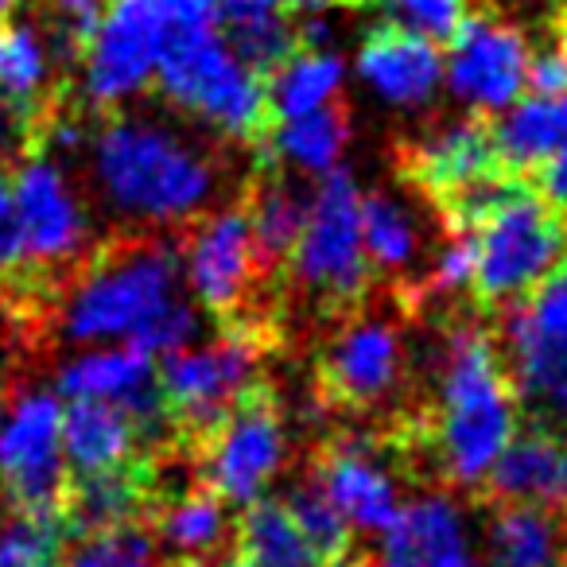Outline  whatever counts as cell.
<instances>
[{
    "label": "cell",
    "instance_id": "27",
    "mask_svg": "<svg viewBox=\"0 0 567 567\" xmlns=\"http://www.w3.org/2000/svg\"><path fill=\"white\" fill-rule=\"evenodd\" d=\"M350 141H354L350 113L342 105H331V110L308 113V117L276 121L272 136H268V159L296 179H323L342 167Z\"/></svg>",
    "mask_w": 567,
    "mask_h": 567
},
{
    "label": "cell",
    "instance_id": "50",
    "mask_svg": "<svg viewBox=\"0 0 567 567\" xmlns=\"http://www.w3.org/2000/svg\"><path fill=\"white\" fill-rule=\"evenodd\" d=\"M564 567H567V564H564Z\"/></svg>",
    "mask_w": 567,
    "mask_h": 567
},
{
    "label": "cell",
    "instance_id": "44",
    "mask_svg": "<svg viewBox=\"0 0 567 567\" xmlns=\"http://www.w3.org/2000/svg\"><path fill=\"white\" fill-rule=\"evenodd\" d=\"M288 12H300V17H316V12H327L334 0H280Z\"/></svg>",
    "mask_w": 567,
    "mask_h": 567
},
{
    "label": "cell",
    "instance_id": "2",
    "mask_svg": "<svg viewBox=\"0 0 567 567\" xmlns=\"http://www.w3.org/2000/svg\"><path fill=\"white\" fill-rule=\"evenodd\" d=\"M432 451L440 474L458 489L489 482L502 451L520 432V404L502 350L478 323H455L435 347Z\"/></svg>",
    "mask_w": 567,
    "mask_h": 567
},
{
    "label": "cell",
    "instance_id": "45",
    "mask_svg": "<svg viewBox=\"0 0 567 567\" xmlns=\"http://www.w3.org/2000/svg\"><path fill=\"white\" fill-rule=\"evenodd\" d=\"M551 51H556V55L567 63V12L559 17V24H556V48H551Z\"/></svg>",
    "mask_w": 567,
    "mask_h": 567
},
{
    "label": "cell",
    "instance_id": "10",
    "mask_svg": "<svg viewBox=\"0 0 567 567\" xmlns=\"http://www.w3.org/2000/svg\"><path fill=\"white\" fill-rule=\"evenodd\" d=\"M164 20L156 0H110L79 51V90L90 110H125L156 86Z\"/></svg>",
    "mask_w": 567,
    "mask_h": 567
},
{
    "label": "cell",
    "instance_id": "4",
    "mask_svg": "<svg viewBox=\"0 0 567 567\" xmlns=\"http://www.w3.org/2000/svg\"><path fill=\"white\" fill-rule=\"evenodd\" d=\"M451 226L474 245V292L494 308H517L567 257V221L520 183L489 179L451 203Z\"/></svg>",
    "mask_w": 567,
    "mask_h": 567
},
{
    "label": "cell",
    "instance_id": "33",
    "mask_svg": "<svg viewBox=\"0 0 567 567\" xmlns=\"http://www.w3.org/2000/svg\"><path fill=\"white\" fill-rule=\"evenodd\" d=\"M308 203H311V187H303V183L288 172L265 175V179L252 187L249 203H245V214H249L252 241H257V252H260V260H265V268L288 260V252H292L296 237H300V229H303V218H308Z\"/></svg>",
    "mask_w": 567,
    "mask_h": 567
},
{
    "label": "cell",
    "instance_id": "3",
    "mask_svg": "<svg viewBox=\"0 0 567 567\" xmlns=\"http://www.w3.org/2000/svg\"><path fill=\"white\" fill-rule=\"evenodd\" d=\"M179 296V245L156 234L128 237L66 276L55 300V334L79 350L133 347Z\"/></svg>",
    "mask_w": 567,
    "mask_h": 567
},
{
    "label": "cell",
    "instance_id": "25",
    "mask_svg": "<svg viewBox=\"0 0 567 567\" xmlns=\"http://www.w3.org/2000/svg\"><path fill=\"white\" fill-rule=\"evenodd\" d=\"M55 55L40 24H0V97L32 125V141L40 121L55 110Z\"/></svg>",
    "mask_w": 567,
    "mask_h": 567
},
{
    "label": "cell",
    "instance_id": "48",
    "mask_svg": "<svg viewBox=\"0 0 567 567\" xmlns=\"http://www.w3.org/2000/svg\"><path fill=\"white\" fill-rule=\"evenodd\" d=\"M179 567H218V564H214V559H183Z\"/></svg>",
    "mask_w": 567,
    "mask_h": 567
},
{
    "label": "cell",
    "instance_id": "36",
    "mask_svg": "<svg viewBox=\"0 0 567 567\" xmlns=\"http://www.w3.org/2000/svg\"><path fill=\"white\" fill-rule=\"evenodd\" d=\"M63 540L59 517L9 513L0 520V567H51Z\"/></svg>",
    "mask_w": 567,
    "mask_h": 567
},
{
    "label": "cell",
    "instance_id": "47",
    "mask_svg": "<svg viewBox=\"0 0 567 567\" xmlns=\"http://www.w3.org/2000/svg\"><path fill=\"white\" fill-rule=\"evenodd\" d=\"M20 9V0H0V24H4V20H12V12Z\"/></svg>",
    "mask_w": 567,
    "mask_h": 567
},
{
    "label": "cell",
    "instance_id": "22",
    "mask_svg": "<svg viewBox=\"0 0 567 567\" xmlns=\"http://www.w3.org/2000/svg\"><path fill=\"white\" fill-rule=\"evenodd\" d=\"M486 486L497 502L567 509V432L551 427L517 432Z\"/></svg>",
    "mask_w": 567,
    "mask_h": 567
},
{
    "label": "cell",
    "instance_id": "24",
    "mask_svg": "<svg viewBox=\"0 0 567 567\" xmlns=\"http://www.w3.org/2000/svg\"><path fill=\"white\" fill-rule=\"evenodd\" d=\"M489 144L505 172H540L567 144V94H520L497 113Z\"/></svg>",
    "mask_w": 567,
    "mask_h": 567
},
{
    "label": "cell",
    "instance_id": "26",
    "mask_svg": "<svg viewBox=\"0 0 567 567\" xmlns=\"http://www.w3.org/2000/svg\"><path fill=\"white\" fill-rule=\"evenodd\" d=\"M347 59L331 48H296L292 55L268 71L265 97L276 121L308 117V113L339 105L347 90Z\"/></svg>",
    "mask_w": 567,
    "mask_h": 567
},
{
    "label": "cell",
    "instance_id": "11",
    "mask_svg": "<svg viewBox=\"0 0 567 567\" xmlns=\"http://www.w3.org/2000/svg\"><path fill=\"white\" fill-rule=\"evenodd\" d=\"M9 179L20 237H24V268H35L48 280L71 276L86 260L94 221L63 159L48 152H28Z\"/></svg>",
    "mask_w": 567,
    "mask_h": 567
},
{
    "label": "cell",
    "instance_id": "38",
    "mask_svg": "<svg viewBox=\"0 0 567 567\" xmlns=\"http://www.w3.org/2000/svg\"><path fill=\"white\" fill-rule=\"evenodd\" d=\"M105 4L110 0H40V12H43L40 28L59 55H79L86 35L102 20Z\"/></svg>",
    "mask_w": 567,
    "mask_h": 567
},
{
    "label": "cell",
    "instance_id": "13",
    "mask_svg": "<svg viewBox=\"0 0 567 567\" xmlns=\"http://www.w3.org/2000/svg\"><path fill=\"white\" fill-rule=\"evenodd\" d=\"M525 32L502 17H471L443 51V90L471 117H497L520 94H528Z\"/></svg>",
    "mask_w": 567,
    "mask_h": 567
},
{
    "label": "cell",
    "instance_id": "40",
    "mask_svg": "<svg viewBox=\"0 0 567 567\" xmlns=\"http://www.w3.org/2000/svg\"><path fill=\"white\" fill-rule=\"evenodd\" d=\"M24 272V237H20L12 179L0 172V288H12Z\"/></svg>",
    "mask_w": 567,
    "mask_h": 567
},
{
    "label": "cell",
    "instance_id": "1",
    "mask_svg": "<svg viewBox=\"0 0 567 567\" xmlns=\"http://www.w3.org/2000/svg\"><path fill=\"white\" fill-rule=\"evenodd\" d=\"M86 148L102 206L133 229L164 234L187 226L210 210L221 190L214 152L164 117L117 113Z\"/></svg>",
    "mask_w": 567,
    "mask_h": 567
},
{
    "label": "cell",
    "instance_id": "49",
    "mask_svg": "<svg viewBox=\"0 0 567 567\" xmlns=\"http://www.w3.org/2000/svg\"><path fill=\"white\" fill-rule=\"evenodd\" d=\"M362 567H365V564H362Z\"/></svg>",
    "mask_w": 567,
    "mask_h": 567
},
{
    "label": "cell",
    "instance_id": "19",
    "mask_svg": "<svg viewBox=\"0 0 567 567\" xmlns=\"http://www.w3.org/2000/svg\"><path fill=\"white\" fill-rule=\"evenodd\" d=\"M354 79L385 110H432L443 94V51L440 43L385 24L362 40L354 55Z\"/></svg>",
    "mask_w": 567,
    "mask_h": 567
},
{
    "label": "cell",
    "instance_id": "43",
    "mask_svg": "<svg viewBox=\"0 0 567 567\" xmlns=\"http://www.w3.org/2000/svg\"><path fill=\"white\" fill-rule=\"evenodd\" d=\"M540 187H544V198H548L559 214H567V144L540 167Z\"/></svg>",
    "mask_w": 567,
    "mask_h": 567
},
{
    "label": "cell",
    "instance_id": "39",
    "mask_svg": "<svg viewBox=\"0 0 567 567\" xmlns=\"http://www.w3.org/2000/svg\"><path fill=\"white\" fill-rule=\"evenodd\" d=\"M474 284V245H471V234L458 226H451V237L432 252L427 260V272H424V288L432 296H451L466 292Z\"/></svg>",
    "mask_w": 567,
    "mask_h": 567
},
{
    "label": "cell",
    "instance_id": "18",
    "mask_svg": "<svg viewBox=\"0 0 567 567\" xmlns=\"http://www.w3.org/2000/svg\"><path fill=\"white\" fill-rule=\"evenodd\" d=\"M316 482L350 533L381 536L404 505V482L373 440H342L319 458Z\"/></svg>",
    "mask_w": 567,
    "mask_h": 567
},
{
    "label": "cell",
    "instance_id": "20",
    "mask_svg": "<svg viewBox=\"0 0 567 567\" xmlns=\"http://www.w3.org/2000/svg\"><path fill=\"white\" fill-rule=\"evenodd\" d=\"M409 167L420 179V187L432 190L443 203L478 190L482 183L497 179V159L494 144H489V128L474 117H451L432 125L427 133L416 136L409 152Z\"/></svg>",
    "mask_w": 567,
    "mask_h": 567
},
{
    "label": "cell",
    "instance_id": "8",
    "mask_svg": "<svg viewBox=\"0 0 567 567\" xmlns=\"http://www.w3.org/2000/svg\"><path fill=\"white\" fill-rule=\"evenodd\" d=\"M265 339L252 327H226L210 339H195L159 362V396L172 424L210 432L221 416L257 393Z\"/></svg>",
    "mask_w": 567,
    "mask_h": 567
},
{
    "label": "cell",
    "instance_id": "42",
    "mask_svg": "<svg viewBox=\"0 0 567 567\" xmlns=\"http://www.w3.org/2000/svg\"><path fill=\"white\" fill-rule=\"evenodd\" d=\"M32 148V125L0 97V159Z\"/></svg>",
    "mask_w": 567,
    "mask_h": 567
},
{
    "label": "cell",
    "instance_id": "37",
    "mask_svg": "<svg viewBox=\"0 0 567 567\" xmlns=\"http://www.w3.org/2000/svg\"><path fill=\"white\" fill-rule=\"evenodd\" d=\"M471 4L474 0H378L389 28L432 43H447L471 20Z\"/></svg>",
    "mask_w": 567,
    "mask_h": 567
},
{
    "label": "cell",
    "instance_id": "34",
    "mask_svg": "<svg viewBox=\"0 0 567 567\" xmlns=\"http://www.w3.org/2000/svg\"><path fill=\"white\" fill-rule=\"evenodd\" d=\"M280 505L288 509V517L296 520V528L316 544V551L327 559V564H339V559L350 551L354 533H350V525L339 517V509L327 502V494L311 478L296 482V486L284 494Z\"/></svg>",
    "mask_w": 567,
    "mask_h": 567
},
{
    "label": "cell",
    "instance_id": "23",
    "mask_svg": "<svg viewBox=\"0 0 567 567\" xmlns=\"http://www.w3.org/2000/svg\"><path fill=\"white\" fill-rule=\"evenodd\" d=\"M482 564L486 567H564L567 520L559 509L502 502L482 525Z\"/></svg>",
    "mask_w": 567,
    "mask_h": 567
},
{
    "label": "cell",
    "instance_id": "5",
    "mask_svg": "<svg viewBox=\"0 0 567 567\" xmlns=\"http://www.w3.org/2000/svg\"><path fill=\"white\" fill-rule=\"evenodd\" d=\"M156 90L175 113L226 141H249L268 117L265 79L229 48L221 28L164 35Z\"/></svg>",
    "mask_w": 567,
    "mask_h": 567
},
{
    "label": "cell",
    "instance_id": "41",
    "mask_svg": "<svg viewBox=\"0 0 567 567\" xmlns=\"http://www.w3.org/2000/svg\"><path fill=\"white\" fill-rule=\"evenodd\" d=\"M528 94H567V63L556 51L533 55V63H528Z\"/></svg>",
    "mask_w": 567,
    "mask_h": 567
},
{
    "label": "cell",
    "instance_id": "30",
    "mask_svg": "<svg viewBox=\"0 0 567 567\" xmlns=\"http://www.w3.org/2000/svg\"><path fill=\"white\" fill-rule=\"evenodd\" d=\"M234 567H331L280 502L245 505L234 525Z\"/></svg>",
    "mask_w": 567,
    "mask_h": 567
},
{
    "label": "cell",
    "instance_id": "35",
    "mask_svg": "<svg viewBox=\"0 0 567 567\" xmlns=\"http://www.w3.org/2000/svg\"><path fill=\"white\" fill-rule=\"evenodd\" d=\"M63 567H164V564H159L156 536L133 520V525L79 536V544L66 551Z\"/></svg>",
    "mask_w": 567,
    "mask_h": 567
},
{
    "label": "cell",
    "instance_id": "15",
    "mask_svg": "<svg viewBox=\"0 0 567 567\" xmlns=\"http://www.w3.org/2000/svg\"><path fill=\"white\" fill-rule=\"evenodd\" d=\"M409 373V342L389 311H354L323 350V385L358 412L385 409L401 396Z\"/></svg>",
    "mask_w": 567,
    "mask_h": 567
},
{
    "label": "cell",
    "instance_id": "32",
    "mask_svg": "<svg viewBox=\"0 0 567 567\" xmlns=\"http://www.w3.org/2000/svg\"><path fill=\"white\" fill-rule=\"evenodd\" d=\"M218 28L229 48L260 74L284 63L300 43L292 12L280 0H218Z\"/></svg>",
    "mask_w": 567,
    "mask_h": 567
},
{
    "label": "cell",
    "instance_id": "12",
    "mask_svg": "<svg viewBox=\"0 0 567 567\" xmlns=\"http://www.w3.org/2000/svg\"><path fill=\"white\" fill-rule=\"evenodd\" d=\"M292 455L288 424L268 396L252 393L229 416L206 432L203 443V486L226 505H252L272 489Z\"/></svg>",
    "mask_w": 567,
    "mask_h": 567
},
{
    "label": "cell",
    "instance_id": "14",
    "mask_svg": "<svg viewBox=\"0 0 567 567\" xmlns=\"http://www.w3.org/2000/svg\"><path fill=\"white\" fill-rule=\"evenodd\" d=\"M265 260L245 206H210L179 245V276L190 303L210 316H234L249 303Z\"/></svg>",
    "mask_w": 567,
    "mask_h": 567
},
{
    "label": "cell",
    "instance_id": "21",
    "mask_svg": "<svg viewBox=\"0 0 567 567\" xmlns=\"http://www.w3.org/2000/svg\"><path fill=\"white\" fill-rule=\"evenodd\" d=\"M152 435L141 420L105 401H66L63 404V455L71 478L86 474L128 471L141 458Z\"/></svg>",
    "mask_w": 567,
    "mask_h": 567
},
{
    "label": "cell",
    "instance_id": "46",
    "mask_svg": "<svg viewBox=\"0 0 567 567\" xmlns=\"http://www.w3.org/2000/svg\"><path fill=\"white\" fill-rule=\"evenodd\" d=\"M4 393H9V354L0 350V401H4Z\"/></svg>",
    "mask_w": 567,
    "mask_h": 567
},
{
    "label": "cell",
    "instance_id": "17",
    "mask_svg": "<svg viewBox=\"0 0 567 567\" xmlns=\"http://www.w3.org/2000/svg\"><path fill=\"white\" fill-rule=\"evenodd\" d=\"M55 393L63 401H105L141 420L144 432L156 440L167 420L159 396V362L133 347H82L59 365Z\"/></svg>",
    "mask_w": 567,
    "mask_h": 567
},
{
    "label": "cell",
    "instance_id": "16",
    "mask_svg": "<svg viewBox=\"0 0 567 567\" xmlns=\"http://www.w3.org/2000/svg\"><path fill=\"white\" fill-rule=\"evenodd\" d=\"M373 567H486L471 513L447 489L404 497L393 525L381 533Z\"/></svg>",
    "mask_w": 567,
    "mask_h": 567
},
{
    "label": "cell",
    "instance_id": "6",
    "mask_svg": "<svg viewBox=\"0 0 567 567\" xmlns=\"http://www.w3.org/2000/svg\"><path fill=\"white\" fill-rule=\"evenodd\" d=\"M296 288L323 303H354L370 292L373 268L362 245V187L347 172L316 179L308 218L288 252Z\"/></svg>",
    "mask_w": 567,
    "mask_h": 567
},
{
    "label": "cell",
    "instance_id": "29",
    "mask_svg": "<svg viewBox=\"0 0 567 567\" xmlns=\"http://www.w3.org/2000/svg\"><path fill=\"white\" fill-rule=\"evenodd\" d=\"M362 245L373 272L404 276L424 257V218L401 190H362Z\"/></svg>",
    "mask_w": 567,
    "mask_h": 567
},
{
    "label": "cell",
    "instance_id": "9",
    "mask_svg": "<svg viewBox=\"0 0 567 567\" xmlns=\"http://www.w3.org/2000/svg\"><path fill=\"white\" fill-rule=\"evenodd\" d=\"M66 486L63 396L55 389H24L0 416V497L12 513L59 517Z\"/></svg>",
    "mask_w": 567,
    "mask_h": 567
},
{
    "label": "cell",
    "instance_id": "7",
    "mask_svg": "<svg viewBox=\"0 0 567 567\" xmlns=\"http://www.w3.org/2000/svg\"><path fill=\"white\" fill-rule=\"evenodd\" d=\"M502 362L520 412L536 427L567 432V257L505 316Z\"/></svg>",
    "mask_w": 567,
    "mask_h": 567
},
{
    "label": "cell",
    "instance_id": "31",
    "mask_svg": "<svg viewBox=\"0 0 567 567\" xmlns=\"http://www.w3.org/2000/svg\"><path fill=\"white\" fill-rule=\"evenodd\" d=\"M144 502H148V489H144L141 466H128V471H110V474H86V478H74L66 486L63 497V528L79 536L105 533V528L133 525L141 517Z\"/></svg>",
    "mask_w": 567,
    "mask_h": 567
},
{
    "label": "cell",
    "instance_id": "28",
    "mask_svg": "<svg viewBox=\"0 0 567 567\" xmlns=\"http://www.w3.org/2000/svg\"><path fill=\"white\" fill-rule=\"evenodd\" d=\"M152 536L159 551H172L179 559H214L234 540V517L214 489L187 486L159 505Z\"/></svg>",
    "mask_w": 567,
    "mask_h": 567
}]
</instances>
